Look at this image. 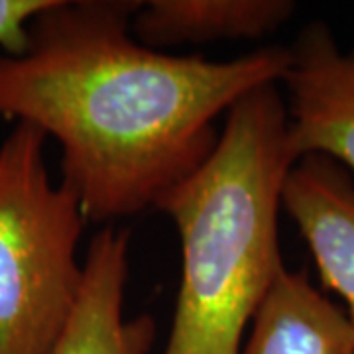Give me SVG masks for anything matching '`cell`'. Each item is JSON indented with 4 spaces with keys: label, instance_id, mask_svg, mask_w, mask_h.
Masks as SVG:
<instances>
[{
    "label": "cell",
    "instance_id": "cell-7",
    "mask_svg": "<svg viewBox=\"0 0 354 354\" xmlns=\"http://www.w3.org/2000/svg\"><path fill=\"white\" fill-rule=\"evenodd\" d=\"M241 354H354L351 317L286 268L266 291Z\"/></svg>",
    "mask_w": 354,
    "mask_h": 354
},
{
    "label": "cell",
    "instance_id": "cell-6",
    "mask_svg": "<svg viewBox=\"0 0 354 354\" xmlns=\"http://www.w3.org/2000/svg\"><path fill=\"white\" fill-rule=\"evenodd\" d=\"M281 207L315 258L321 281L337 291L354 325V181L327 156L299 158L283 181Z\"/></svg>",
    "mask_w": 354,
    "mask_h": 354
},
{
    "label": "cell",
    "instance_id": "cell-4",
    "mask_svg": "<svg viewBox=\"0 0 354 354\" xmlns=\"http://www.w3.org/2000/svg\"><path fill=\"white\" fill-rule=\"evenodd\" d=\"M288 138L295 158L327 156L354 171V50L341 51L329 26L313 22L288 48Z\"/></svg>",
    "mask_w": 354,
    "mask_h": 354
},
{
    "label": "cell",
    "instance_id": "cell-3",
    "mask_svg": "<svg viewBox=\"0 0 354 354\" xmlns=\"http://www.w3.org/2000/svg\"><path fill=\"white\" fill-rule=\"evenodd\" d=\"M48 136L16 122L0 144V354H50L83 283L85 215L50 181Z\"/></svg>",
    "mask_w": 354,
    "mask_h": 354
},
{
    "label": "cell",
    "instance_id": "cell-5",
    "mask_svg": "<svg viewBox=\"0 0 354 354\" xmlns=\"http://www.w3.org/2000/svg\"><path fill=\"white\" fill-rule=\"evenodd\" d=\"M130 232L106 227L88 242L75 307L50 354H150L156 321L124 317Z\"/></svg>",
    "mask_w": 354,
    "mask_h": 354
},
{
    "label": "cell",
    "instance_id": "cell-1",
    "mask_svg": "<svg viewBox=\"0 0 354 354\" xmlns=\"http://www.w3.org/2000/svg\"><path fill=\"white\" fill-rule=\"evenodd\" d=\"M138 0H53L20 55L0 53V116L53 136L62 183L87 221L140 215L215 152V120L254 88L279 83L288 48L228 62L142 46Z\"/></svg>",
    "mask_w": 354,
    "mask_h": 354
},
{
    "label": "cell",
    "instance_id": "cell-2",
    "mask_svg": "<svg viewBox=\"0 0 354 354\" xmlns=\"http://www.w3.org/2000/svg\"><path fill=\"white\" fill-rule=\"evenodd\" d=\"M297 162L278 83L227 113L215 152L158 201L181 241V283L164 354H241L242 335L286 268L278 215Z\"/></svg>",
    "mask_w": 354,
    "mask_h": 354
},
{
    "label": "cell",
    "instance_id": "cell-8",
    "mask_svg": "<svg viewBox=\"0 0 354 354\" xmlns=\"http://www.w3.org/2000/svg\"><path fill=\"white\" fill-rule=\"evenodd\" d=\"M293 12L290 0H150L140 4L130 32L152 50L258 39L276 32Z\"/></svg>",
    "mask_w": 354,
    "mask_h": 354
},
{
    "label": "cell",
    "instance_id": "cell-9",
    "mask_svg": "<svg viewBox=\"0 0 354 354\" xmlns=\"http://www.w3.org/2000/svg\"><path fill=\"white\" fill-rule=\"evenodd\" d=\"M53 0H0V50L20 55L28 46L30 22Z\"/></svg>",
    "mask_w": 354,
    "mask_h": 354
}]
</instances>
